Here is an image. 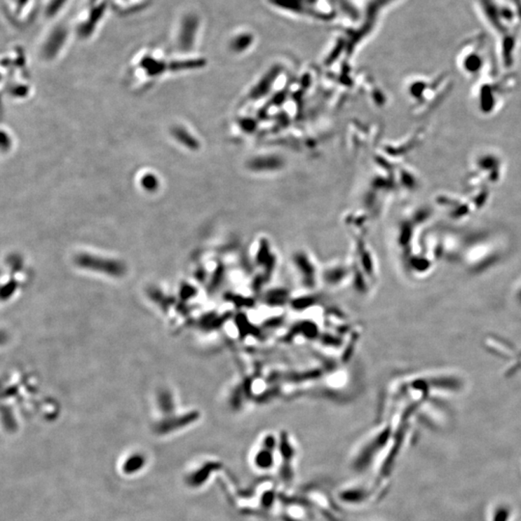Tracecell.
Instances as JSON below:
<instances>
[{
	"label": "cell",
	"instance_id": "obj_3",
	"mask_svg": "<svg viewBox=\"0 0 521 521\" xmlns=\"http://www.w3.org/2000/svg\"><path fill=\"white\" fill-rule=\"evenodd\" d=\"M8 2L9 4H13L9 6V10H12L13 11V16L19 19V20H20V18L27 16L25 10L27 8H29L30 11L32 10V4H33V0H8Z\"/></svg>",
	"mask_w": 521,
	"mask_h": 521
},
{
	"label": "cell",
	"instance_id": "obj_4",
	"mask_svg": "<svg viewBox=\"0 0 521 521\" xmlns=\"http://www.w3.org/2000/svg\"><path fill=\"white\" fill-rule=\"evenodd\" d=\"M68 1L69 0H48V5L45 8L46 16L48 18L55 17Z\"/></svg>",
	"mask_w": 521,
	"mask_h": 521
},
{
	"label": "cell",
	"instance_id": "obj_1",
	"mask_svg": "<svg viewBox=\"0 0 521 521\" xmlns=\"http://www.w3.org/2000/svg\"><path fill=\"white\" fill-rule=\"evenodd\" d=\"M69 38L68 27L57 25L51 28L43 40L41 48V56L47 61L53 60L65 47Z\"/></svg>",
	"mask_w": 521,
	"mask_h": 521
},
{
	"label": "cell",
	"instance_id": "obj_2",
	"mask_svg": "<svg viewBox=\"0 0 521 521\" xmlns=\"http://www.w3.org/2000/svg\"><path fill=\"white\" fill-rule=\"evenodd\" d=\"M197 19L191 14H184L177 20L175 25L176 47L181 50H189L194 42L195 32H196Z\"/></svg>",
	"mask_w": 521,
	"mask_h": 521
}]
</instances>
